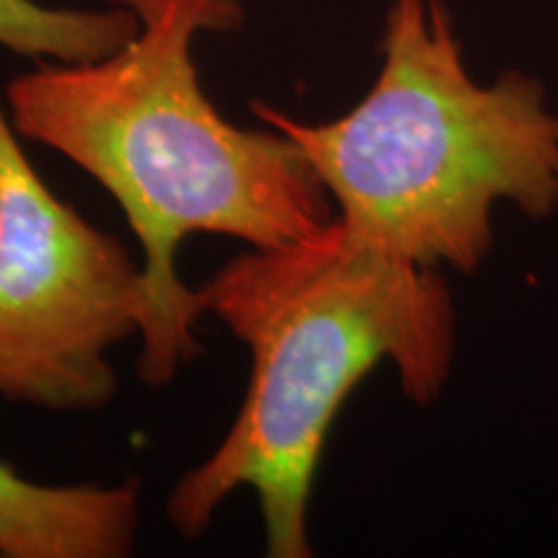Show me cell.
<instances>
[{"instance_id":"7a4b0ae2","label":"cell","mask_w":558,"mask_h":558,"mask_svg":"<svg viewBox=\"0 0 558 558\" xmlns=\"http://www.w3.org/2000/svg\"><path fill=\"white\" fill-rule=\"evenodd\" d=\"M197 292L202 311L246 341L251 380L222 442L173 486L171 525L197 538L248 486L267 556L308 558L313 473L349 390L386 360L414 403L435 401L448 380V284L437 269L352 248L331 220L308 239L251 246Z\"/></svg>"},{"instance_id":"6da1fadb","label":"cell","mask_w":558,"mask_h":558,"mask_svg":"<svg viewBox=\"0 0 558 558\" xmlns=\"http://www.w3.org/2000/svg\"><path fill=\"white\" fill-rule=\"evenodd\" d=\"M137 16L128 45L99 60L41 62L5 88L19 137L58 150L120 202L143 243L148 311L137 375L166 386L199 354V292L181 282L192 233L248 246L316 235L333 220L308 158L279 130H241L199 86L192 41L239 29L241 0H111Z\"/></svg>"},{"instance_id":"8992f818","label":"cell","mask_w":558,"mask_h":558,"mask_svg":"<svg viewBox=\"0 0 558 558\" xmlns=\"http://www.w3.org/2000/svg\"><path fill=\"white\" fill-rule=\"evenodd\" d=\"M137 16L128 5L107 11L50 9L37 0H0V45L54 62L99 60L128 45Z\"/></svg>"},{"instance_id":"3957f363","label":"cell","mask_w":558,"mask_h":558,"mask_svg":"<svg viewBox=\"0 0 558 558\" xmlns=\"http://www.w3.org/2000/svg\"><path fill=\"white\" fill-rule=\"evenodd\" d=\"M254 111L308 158L341 239L383 259L473 271L499 202L530 218L558 205V117L527 75L471 78L442 0H393L378 81L339 120Z\"/></svg>"},{"instance_id":"277c9868","label":"cell","mask_w":558,"mask_h":558,"mask_svg":"<svg viewBox=\"0 0 558 558\" xmlns=\"http://www.w3.org/2000/svg\"><path fill=\"white\" fill-rule=\"evenodd\" d=\"M148 311L143 267L54 197L0 107V396L50 411L107 407V352Z\"/></svg>"},{"instance_id":"5b68a950","label":"cell","mask_w":558,"mask_h":558,"mask_svg":"<svg viewBox=\"0 0 558 558\" xmlns=\"http://www.w3.org/2000/svg\"><path fill=\"white\" fill-rule=\"evenodd\" d=\"M140 484L47 486L0 463V558H122L135 548Z\"/></svg>"}]
</instances>
